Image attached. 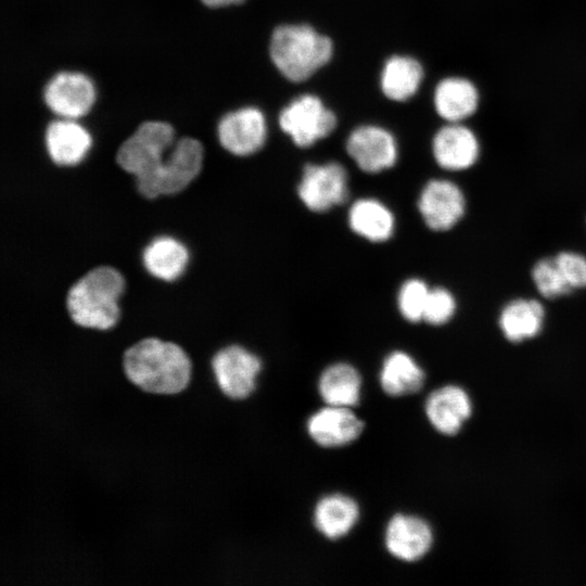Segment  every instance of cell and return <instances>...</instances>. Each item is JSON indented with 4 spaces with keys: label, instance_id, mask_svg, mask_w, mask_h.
Here are the masks:
<instances>
[{
    "label": "cell",
    "instance_id": "277c9868",
    "mask_svg": "<svg viewBox=\"0 0 586 586\" xmlns=\"http://www.w3.org/2000/svg\"><path fill=\"white\" fill-rule=\"evenodd\" d=\"M332 40L306 24L276 27L269 42L272 64L292 82L310 78L333 55Z\"/></svg>",
    "mask_w": 586,
    "mask_h": 586
},
{
    "label": "cell",
    "instance_id": "603a6c76",
    "mask_svg": "<svg viewBox=\"0 0 586 586\" xmlns=\"http://www.w3.org/2000/svg\"><path fill=\"white\" fill-rule=\"evenodd\" d=\"M361 385L359 371L341 361L324 368L318 380V392L327 405L354 407L360 400Z\"/></svg>",
    "mask_w": 586,
    "mask_h": 586
},
{
    "label": "cell",
    "instance_id": "7c38bea8",
    "mask_svg": "<svg viewBox=\"0 0 586 586\" xmlns=\"http://www.w3.org/2000/svg\"><path fill=\"white\" fill-rule=\"evenodd\" d=\"M480 153V140L464 123H446L433 136L432 154L443 169H468L477 162Z\"/></svg>",
    "mask_w": 586,
    "mask_h": 586
},
{
    "label": "cell",
    "instance_id": "5bb4252c",
    "mask_svg": "<svg viewBox=\"0 0 586 586\" xmlns=\"http://www.w3.org/2000/svg\"><path fill=\"white\" fill-rule=\"evenodd\" d=\"M384 544L394 558L405 562L418 561L430 551L433 531L420 517L396 513L386 524Z\"/></svg>",
    "mask_w": 586,
    "mask_h": 586
},
{
    "label": "cell",
    "instance_id": "44dd1931",
    "mask_svg": "<svg viewBox=\"0 0 586 586\" xmlns=\"http://www.w3.org/2000/svg\"><path fill=\"white\" fill-rule=\"evenodd\" d=\"M380 385L390 396L411 395L419 392L425 373L416 359L404 351H393L383 360Z\"/></svg>",
    "mask_w": 586,
    "mask_h": 586
},
{
    "label": "cell",
    "instance_id": "3957f363",
    "mask_svg": "<svg viewBox=\"0 0 586 586\" xmlns=\"http://www.w3.org/2000/svg\"><path fill=\"white\" fill-rule=\"evenodd\" d=\"M174 138L175 130L170 124L146 120L117 150L116 163L135 176L139 193L146 199L158 196V180Z\"/></svg>",
    "mask_w": 586,
    "mask_h": 586
},
{
    "label": "cell",
    "instance_id": "9a60e30c",
    "mask_svg": "<svg viewBox=\"0 0 586 586\" xmlns=\"http://www.w3.org/2000/svg\"><path fill=\"white\" fill-rule=\"evenodd\" d=\"M433 104L445 123H464L479 111L481 92L470 78L448 76L435 86Z\"/></svg>",
    "mask_w": 586,
    "mask_h": 586
},
{
    "label": "cell",
    "instance_id": "6da1fadb",
    "mask_svg": "<svg viewBox=\"0 0 586 586\" xmlns=\"http://www.w3.org/2000/svg\"><path fill=\"white\" fill-rule=\"evenodd\" d=\"M125 378L142 393L174 396L183 393L192 379V364L186 351L171 341L143 337L122 356Z\"/></svg>",
    "mask_w": 586,
    "mask_h": 586
},
{
    "label": "cell",
    "instance_id": "30bf717a",
    "mask_svg": "<svg viewBox=\"0 0 586 586\" xmlns=\"http://www.w3.org/2000/svg\"><path fill=\"white\" fill-rule=\"evenodd\" d=\"M92 80L79 72H60L46 85L43 100L51 112L62 118L77 119L86 115L95 102Z\"/></svg>",
    "mask_w": 586,
    "mask_h": 586
},
{
    "label": "cell",
    "instance_id": "7a4b0ae2",
    "mask_svg": "<svg viewBox=\"0 0 586 586\" xmlns=\"http://www.w3.org/2000/svg\"><path fill=\"white\" fill-rule=\"evenodd\" d=\"M124 288L123 276L111 266L88 270L66 294L65 305L72 321L88 329H111L119 318L117 301Z\"/></svg>",
    "mask_w": 586,
    "mask_h": 586
},
{
    "label": "cell",
    "instance_id": "e0dca14e",
    "mask_svg": "<svg viewBox=\"0 0 586 586\" xmlns=\"http://www.w3.org/2000/svg\"><path fill=\"white\" fill-rule=\"evenodd\" d=\"M203 155L199 140L183 137L176 141L158 180V195H171L183 190L199 175Z\"/></svg>",
    "mask_w": 586,
    "mask_h": 586
},
{
    "label": "cell",
    "instance_id": "cb8c5ba5",
    "mask_svg": "<svg viewBox=\"0 0 586 586\" xmlns=\"http://www.w3.org/2000/svg\"><path fill=\"white\" fill-rule=\"evenodd\" d=\"M189 260L187 247L177 239L163 235L153 239L143 250V266L150 275L173 281L184 270Z\"/></svg>",
    "mask_w": 586,
    "mask_h": 586
},
{
    "label": "cell",
    "instance_id": "ba28073f",
    "mask_svg": "<svg viewBox=\"0 0 586 586\" xmlns=\"http://www.w3.org/2000/svg\"><path fill=\"white\" fill-rule=\"evenodd\" d=\"M346 152L360 170L379 174L392 168L398 158V145L387 129L378 125H361L346 140Z\"/></svg>",
    "mask_w": 586,
    "mask_h": 586
},
{
    "label": "cell",
    "instance_id": "4fadbf2b",
    "mask_svg": "<svg viewBox=\"0 0 586 586\" xmlns=\"http://www.w3.org/2000/svg\"><path fill=\"white\" fill-rule=\"evenodd\" d=\"M365 424L352 407L327 405L315 411L306 422L310 438L321 447L336 448L355 442Z\"/></svg>",
    "mask_w": 586,
    "mask_h": 586
},
{
    "label": "cell",
    "instance_id": "52a82bcc",
    "mask_svg": "<svg viewBox=\"0 0 586 586\" xmlns=\"http://www.w3.org/2000/svg\"><path fill=\"white\" fill-rule=\"evenodd\" d=\"M349 194L348 175L337 162L307 164L297 184L301 202L314 213H324L343 204Z\"/></svg>",
    "mask_w": 586,
    "mask_h": 586
},
{
    "label": "cell",
    "instance_id": "2e32d148",
    "mask_svg": "<svg viewBox=\"0 0 586 586\" xmlns=\"http://www.w3.org/2000/svg\"><path fill=\"white\" fill-rule=\"evenodd\" d=\"M425 415L432 426L444 435H455L470 418L472 403L460 386L448 384L429 394Z\"/></svg>",
    "mask_w": 586,
    "mask_h": 586
},
{
    "label": "cell",
    "instance_id": "f546056e",
    "mask_svg": "<svg viewBox=\"0 0 586 586\" xmlns=\"http://www.w3.org/2000/svg\"><path fill=\"white\" fill-rule=\"evenodd\" d=\"M203 4L208 8L219 9L226 8L229 5H235L244 2V0H200Z\"/></svg>",
    "mask_w": 586,
    "mask_h": 586
},
{
    "label": "cell",
    "instance_id": "5b68a950",
    "mask_svg": "<svg viewBox=\"0 0 586 586\" xmlns=\"http://www.w3.org/2000/svg\"><path fill=\"white\" fill-rule=\"evenodd\" d=\"M278 120L281 130L303 149L330 136L337 125L334 112L314 94L293 99L281 110Z\"/></svg>",
    "mask_w": 586,
    "mask_h": 586
},
{
    "label": "cell",
    "instance_id": "9c48e42d",
    "mask_svg": "<svg viewBox=\"0 0 586 586\" xmlns=\"http://www.w3.org/2000/svg\"><path fill=\"white\" fill-rule=\"evenodd\" d=\"M267 133L265 115L255 106H244L227 113L217 126L219 143L237 156L258 152L266 143Z\"/></svg>",
    "mask_w": 586,
    "mask_h": 586
},
{
    "label": "cell",
    "instance_id": "ac0fdd59",
    "mask_svg": "<svg viewBox=\"0 0 586 586\" xmlns=\"http://www.w3.org/2000/svg\"><path fill=\"white\" fill-rule=\"evenodd\" d=\"M88 130L75 119L62 118L51 122L44 131V144L49 157L59 166L78 164L91 146Z\"/></svg>",
    "mask_w": 586,
    "mask_h": 586
},
{
    "label": "cell",
    "instance_id": "f1b7e54d",
    "mask_svg": "<svg viewBox=\"0 0 586 586\" xmlns=\"http://www.w3.org/2000/svg\"><path fill=\"white\" fill-rule=\"evenodd\" d=\"M564 280L574 289L586 288V257L575 252H561L553 257Z\"/></svg>",
    "mask_w": 586,
    "mask_h": 586
},
{
    "label": "cell",
    "instance_id": "8fae6325",
    "mask_svg": "<svg viewBox=\"0 0 586 586\" xmlns=\"http://www.w3.org/2000/svg\"><path fill=\"white\" fill-rule=\"evenodd\" d=\"M417 204L424 224L433 231L451 229L466 212L463 192L459 186L447 179L428 181L419 194Z\"/></svg>",
    "mask_w": 586,
    "mask_h": 586
},
{
    "label": "cell",
    "instance_id": "7402d4cb",
    "mask_svg": "<svg viewBox=\"0 0 586 586\" xmlns=\"http://www.w3.org/2000/svg\"><path fill=\"white\" fill-rule=\"evenodd\" d=\"M424 77L422 64L408 55H392L380 76L383 94L396 102L407 101L419 90Z\"/></svg>",
    "mask_w": 586,
    "mask_h": 586
},
{
    "label": "cell",
    "instance_id": "4316f807",
    "mask_svg": "<svg viewBox=\"0 0 586 586\" xmlns=\"http://www.w3.org/2000/svg\"><path fill=\"white\" fill-rule=\"evenodd\" d=\"M532 279L546 298H555L573 291L564 280L553 258L538 260L532 269Z\"/></svg>",
    "mask_w": 586,
    "mask_h": 586
},
{
    "label": "cell",
    "instance_id": "d6986e66",
    "mask_svg": "<svg viewBox=\"0 0 586 586\" xmlns=\"http://www.w3.org/2000/svg\"><path fill=\"white\" fill-rule=\"evenodd\" d=\"M347 222L355 234L373 243L390 240L396 228L391 208L373 198L356 200L348 209Z\"/></svg>",
    "mask_w": 586,
    "mask_h": 586
},
{
    "label": "cell",
    "instance_id": "83f0119b",
    "mask_svg": "<svg viewBox=\"0 0 586 586\" xmlns=\"http://www.w3.org/2000/svg\"><path fill=\"white\" fill-rule=\"evenodd\" d=\"M455 311L456 300L450 291L442 286L430 289L423 321L431 326H442L454 317Z\"/></svg>",
    "mask_w": 586,
    "mask_h": 586
},
{
    "label": "cell",
    "instance_id": "484cf974",
    "mask_svg": "<svg viewBox=\"0 0 586 586\" xmlns=\"http://www.w3.org/2000/svg\"><path fill=\"white\" fill-rule=\"evenodd\" d=\"M429 285L419 278L407 279L397 292V308L404 319L416 323L423 321Z\"/></svg>",
    "mask_w": 586,
    "mask_h": 586
},
{
    "label": "cell",
    "instance_id": "ffe728a7",
    "mask_svg": "<svg viewBox=\"0 0 586 586\" xmlns=\"http://www.w3.org/2000/svg\"><path fill=\"white\" fill-rule=\"evenodd\" d=\"M360 515L357 501L341 493L321 497L314 509V525L328 539L346 536Z\"/></svg>",
    "mask_w": 586,
    "mask_h": 586
},
{
    "label": "cell",
    "instance_id": "8992f818",
    "mask_svg": "<svg viewBox=\"0 0 586 586\" xmlns=\"http://www.w3.org/2000/svg\"><path fill=\"white\" fill-rule=\"evenodd\" d=\"M211 368L222 395L232 400H244L256 388L262 360L247 348L230 344L213 355Z\"/></svg>",
    "mask_w": 586,
    "mask_h": 586
},
{
    "label": "cell",
    "instance_id": "d4e9b609",
    "mask_svg": "<svg viewBox=\"0 0 586 586\" xmlns=\"http://www.w3.org/2000/svg\"><path fill=\"white\" fill-rule=\"evenodd\" d=\"M544 318V306L538 301L517 298L501 309L498 323L505 337L517 343L537 335Z\"/></svg>",
    "mask_w": 586,
    "mask_h": 586
}]
</instances>
